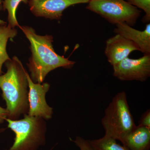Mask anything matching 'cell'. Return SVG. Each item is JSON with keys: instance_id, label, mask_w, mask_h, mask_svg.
<instances>
[{"instance_id": "cell-11", "label": "cell", "mask_w": 150, "mask_h": 150, "mask_svg": "<svg viewBox=\"0 0 150 150\" xmlns=\"http://www.w3.org/2000/svg\"><path fill=\"white\" fill-rule=\"evenodd\" d=\"M121 142L129 150H149L150 129L137 126Z\"/></svg>"}, {"instance_id": "cell-8", "label": "cell", "mask_w": 150, "mask_h": 150, "mask_svg": "<svg viewBox=\"0 0 150 150\" xmlns=\"http://www.w3.org/2000/svg\"><path fill=\"white\" fill-rule=\"evenodd\" d=\"M90 0H28L30 10L35 16L59 20L71 6L88 4Z\"/></svg>"}, {"instance_id": "cell-19", "label": "cell", "mask_w": 150, "mask_h": 150, "mask_svg": "<svg viewBox=\"0 0 150 150\" xmlns=\"http://www.w3.org/2000/svg\"><path fill=\"white\" fill-rule=\"evenodd\" d=\"M2 10H3L2 0H0V11ZM6 24H7V23L6 22L0 19V25H5Z\"/></svg>"}, {"instance_id": "cell-16", "label": "cell", "mask_w": 150, "mask_h": 150, "mask_svg": "<svg viewBox=\"0 0 150 150\" xmlns=\"http://www.w3.org/2000/svg\"><path fill=\"white\" fill-rule=\"evenodd\" d=\"M72 141L80 150H93L88 140H86L82 137H77L76 139Z\"/></svg>"}, {"instance_id": "cell-4", "label": "cell", "mask_w": 150, "mask_h": 150, "mask_svg": "<svg viewBox=\"0 0 150 150\" xmlns=\"http://www.w3.org/2000/svg\"><path fill=\"white\" fill-rule=\"evenodd\" d=\"M20 120L7 118L8 127L15 134L13 145L8 150H38L46 144V120L26 114Z\"/></svg>"}, {"instance_id": "cell-15", "label": "cell", "mask_w": 150, "mask_h": 150, "mask_svg": "<svg viewBox=\"0 0 150 150\" xmlns=\"http://www.w3.org/2000/svg\"><path fill=\"white\" fill-rule=\"evenodd\" d=\"M130 4L142 9L146 14L143 17L142 21L145 23L150 21V0H126Z\"/></svg>"}, {"instance_id": "cell-7", "label": "cell", "mask_w": 150, "mask_h": 150, "mask_svg": "<svg viewBox=\"0 0 150 150\" xmlns=\"http://www.w3.org/2000/svg\"><path fill=\"white\" fill-rule=\"evenodd\" d=\"M26 76L29 88V107L28 115L40 117L46 120L51 119L54 113L53 108L48 105L46 99V94L50 89V84L47 82L35 83L27 72Z\"/></svg>"}, {"instance_id": "cell-6", "label": "cell", "mask_w": 150, "mask_h": 150, "mask_svg": "<svg viewBox=\"0 0 150 150\" xmlns=\"http://www.w3.org/2000/svg\"><path fill=\"white\" fill-rule=\"evenodd\" d=\"M112 68L113 76L120 80L144 82L150 76V54L138 59L127 57Z\"/></svg>"}, {"instance_id": "cell-14", "label": "cell", "mask_w": 150, "mask_h": 150, "mask_svg": "<svg viewBox=\"0 0 150 150\" xmlns=\"http://www.w3.org/2000/svg\"><path fill=\"white\" fill-rule=\"evenodd\" d=\"M88 141L93 150H129L118 144L115 139L105 135L100 139Z\"/></svg>"}, {"instance_id": "cell-12", "label": "cell", "mask_w": 150, "mask_h": 150, "mask_svg": "<svg viewBox=\"0 0 150 150\" xmlns=\"http://www.w3.org/2000/svg\"><path fill=\"white\" fill-rule=\"evenodd\" d=\"M16 28H12L7 24L0 25V76L3 74V65L10 60L6 50L7 44L9 39L15 37L17 35Z\"/></svg>"}, {"instance_id": "cell-9", "label": "cell", "mask_w": 150, "mask_h": 150, "mask_svg": "<svg viewBox=\"0 0 150 150\" xmlns=\"http://www.w3.org/2000/svg\"><path fill=\"white\" fill-rule=\"evenodd\" d=\"M136 51H140L137 44L123 35L116 34L106 40L105 54L112 67Z\"/></svg>"}, {"instance_id": "cell-13", "label": "cell", "mask_w": 150, "mask_h": 150, "mask_svg": "<svg viewBox=\"0 0 150 150\" xmlns=\"http://www.w3.org/2000/svg\"><path fill=\"white\" fill-rule=\"evenodd\" d=\"M21 2L27 4L28 0H2L3 10L8 11L7 25L12 28L20 26L17 20L16 11L19 5Z\"/></svg>"}, {"instance_id": "cell-2", "label": "cell", "mask_w": 150, "mask_h": 150, "mask_svg": "<svg viewBox=\"0 0 150 150\" xmlns=\"http://www.w3.org/2000/svg\"><path fill=\"white\" fill-rule=\"evenodd\" d=\"M4 64L6 72L0 76V88L6 103L7 118L18 120L21 115L28 114L29 110L27 71L16 56Z\"/></svg>"}, {"instance_id": "cell-3", "label": "cell", "mask_w": 150, "mask_h": 150, "mask_svg": "<svg viewBox=\"0 0 150 150\" xmlns=\"http://www.w3.org/2000/svg\"><path fill=\"white\" fill-rule=\"evenodd\" d=\"M105 136L121 142L137 126L130 111L126 92L116 94L105 110L101 119Z\"/></svg>"}, {"instance_id": "cell-10", "label": "cell", "mask_w": 150, "mask_h": 150, "mask_svg": "<svg viewBox=\"0 0 150 150\" xmlns=\"http://www.w3.org/2000/svg\"><path fill=\"white\" fill-rule=\"evenodd\" d=\"M114 29L116 34L123 35L137 44L140 51L144 54H150V23L146 24L143 31L134 29L125 23L116 25Z\"/></svg>"}, {"instance_id": "cell-18", "label": "cell", "mask_w": 150, "mask_h": 150, "mask_svg": "<svg viewBox=\"0 0 150 150\" xmlns=\"http://www.w3.org/2000/svg\"><path fill=\"white\" fill-rule=\"evenodd\" d=\"M8 111L6 108L0 106V124H2L7 118Z\"/></svg>"}, {"instance_id": "cell-17", "label": "cell", "mask_w": 150, "mask_h": 150, "mask_svg": "<svg viewBox=\"0 0 150 150\" xmlns=\"http://www.w3.org/2000/svg\"><path fill=\"white\" fill-rule=\"evenodd\" d=\"M139 126L150 129V110L148 109L142 115L139 122Z\"/></svg>"}, {"instance_id": "cell-5", "label": "cell", "mask_w": 150, "mask_h": 150, "mask_svg": "<svg viewBox=\"0 0 150 150\" xmlns=\"http://www.w3.org/2000/svg\"><path fill=\"white\" fill-rule=\"evenodd\" d=\"M86 8L111 24L125 23L130 26L136 24L141 13L125 0H90Z\"/></svg>"}, {"instance_id": "cell-1", "label": "cell", "mask_w": 150, "mask_h": 150, "mask_svg": "<svg viewBox=\"0 0 150 150\" xmlns=\"http://www.w3.org/2000/svg\"><path fill=\"white\" fill-rule=\"evenodd\" d=\"M30 43L31 56L27 64L30 79L35 83H41L51 71L57 68L71 69L76 62L57 54L53 48L52 35H38L28 26H21Z\"/></svg>"}]
</instances>
